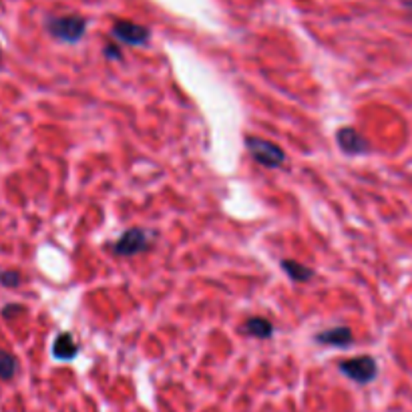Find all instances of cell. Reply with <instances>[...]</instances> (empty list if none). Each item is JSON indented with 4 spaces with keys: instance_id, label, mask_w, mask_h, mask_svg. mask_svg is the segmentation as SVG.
Listing matches in <instances>:
<instances>
[{
    "instance_id": "8fae6325",
    "label": "cell",
    "mask_w": 412,
    "mask_h": 412,
    "mask_svg": "<svg viewBox=\"0 0 412 412\" xmlns=\"http://www.w3.org/2000/svg\"><path fill=\"white\" fill-rule=\"evenodd\" d=\"M19 370V360L14 354L0 348V380H12Z\"/></svg>"
},
{
    "instance_id": "52a82bcc",
    "label": "cell",
    "mask_w": 412,
    "mask_h": 412,
    "mask_svg": "<svg viewBox=\"0 0 412 412\" xmlns=\"http://www.w3.org/2000/svg\"><path fill=\"white\" fill-rule=\"evenodd\" d=\"M316 340L320 344L346 348V346H350L354 342V336H352V330L348 326H338V328H330V330H324V332L316 334Z\"/></svg>"
},
{
    "instance_id": "8992f818",
    "label": "cell",
    "mask_w": 412,
    "mask_h": 412,
    "mask_svg": "<svg viewBox=\"0 0 412 412\" xmlns=\"http://www.w3.org/2000/svg\"><path fill=\"white\" fill-rule=\"evenodd\" d=\"M336 141H338V145L344 153L352 155V157L370 151V143L354 127H342V129L336 131Z\"/></svg>"
},
{
    "instance_id": "4fadbf2b",
    "label": "cell",
    "mask_w": 412,
    "mask_h": 412,
    "mask_svg": "<svg viewBox=\"0 0 412 412\" xmlns=\"http://www.w3.org/2000/svg\"><path fill=\"white\" fill-rule=\"evenodd\" d=\"M21 312H25V308H23L21 304H8L6 308L2 310V316H4V318H10V316H17V314H21Z\"/></svg>"
},
{
    "instance_id": "277c9868",
    "label": "cell",
    "mask_w": 412,
    "mask_h": 412,
    "mask_svg": "<svg viewBox=\"0 0 412 412\" xmlns=\"http://www.w3.org/2000/svg\"><path fill=\"white\" fill-rule=\"evenodd\" d=\"M145 250H149V239H147V233L143 232V230H137V228H133V230H127V232L123 233L117 241H115V246H113V252L117 254V256H137V254H141V252H145Z\"/></svg>"
},
{
    "instance_id": "9c48e42d",
    "label": "cell",
    "mask_w": 412,
    "mask_h": 412,
    "mask_svg": "<svg viewBox=\"0 0 412 412\" xmlns=\"http://www.w3.org/2000/svg\"><path fill=\"white\" fill-rule=\"evenodd\" d=\"M243 332L248 336H254V338H259V340H268L274 334V324L265 318H250L243 326Z\"/></svg>"
},
{
    "instance_id": "9a60e30c",
    "label": "cell",
    "mask_w": 412,
    "mask_h": 412,
    "mask_svg": "<svg viewBox=\"0 0 412 412\" xmlns=\"http://www.w3.org/2000/svg\"><path fill=\"white\" fill-rule=\"evenodd\" d=\"M404 8H406V10H411V12H412V0H404Z\"/></svg>"
},
{
    "instance_id": "6da1fadb",
    "label": "cell",
    "mask_w": 412,
    "mask_h": 412,
    "mask_svg": "<svg viewBox=\"0 0 412 412\" xmlns=\"http://www.w3.org/2000/svg\"><path fill=\"white\" fill-rule=\"evenodd\" d=\"M47 30L54 39L63 43H77L83 39L87 30V19L78 14H67V17H51L47 21Z\"/></svg>"
},
{
    "instance_id": "5bb4252c",
    "label": "cell",
    "mask_w": 412,
    "mask_h": 412,
    "mask_svg": "<svg viewBox=\"0 0 412 412\" xmlns=\"http://www.w3.org/2000/svg\"><path fill=\"white\" fill-rule=\"evenodd\" d=\"M105 54H107L109 58H115V61H117V58H121V49H117L115 45H107V47H105Z\"/></svg>"
},
{
    "instance_id": "ba28073f",
    "label": "cell",
    "mask_w": 412,
    "mask_h": 412,
    "mask_svg": "<svg viewBox=\"0 0 412 412\" xmlns=\"http://www.w3.org/2000/svg\"><path fill=\"white\" fill-rule=\"evenodd\" d=\"M78 344L73 340V336L69 332H61L56 336L54 344H52V356L56 360H73L77 358Z\"/></svg>"
},
{
    "instance_id": "7a4b0ae2",
    "label": "cell",
    "mask_w": 412,
    "mask_h": 412,
    "mask_svg": "<svg viewBox=\"0 0 412 412\" xmlns=\"http://www.w3.org/2000/svg\"><path fill=\"white\" fill-rule=\"evenodd\" d=\"M246 147L252 153L254 161L259 163V165H263V167H268V169L282 167L283 161H285V153H283L282 147H278L272 141H265V139H259V137H248L246 139Z\"/></svg>"
},
{
    "instance_id": "3957f363",
    "label": "cell",
    "mask_w": 412,
    "mask_h": 412,
    "mask_svg": "<svg viewBox=\"0 0 412 412\" xmlns=\"http://www.w3.org/2000/svg\"><path fill=\"white\" fill-rule=\"evenodd\" d=\"M340 372L348 376L350 380H354L356 384H368L376 378L378 366L372 356H358V358L340 362Z\"/></svg>"
},
{
    "instance_id": "30bf717a",
    "label": "cell",
    "mask_w": 412,
    "mask_h": 412,
    "mask_svg": "<svg viewBox=\"0 0 412 412\" xmlns=\"http://www.w3.org/2000/svg\"><path fill=\"white\" fill-rule=\"evenodd\" d=\"M282 270L294 280V282H310L314 278V270L300 263V261H294V259H282Z\"/></svg>"
},
{
    "instance_id": "5b68a950",
    "label": "cell",
    "mask_w": 412,
    "mask_h": 412,
    "mask_svg": "<svg viewBox=\"0 0 412 412\" xmlns=\"http://www.w3.org/2000/svg\"><path fill=\"white\" fill-rule=\"evenodd\" d=\"M113 34L125 43V45H131V47H141L149 41L151 32L147 26L137 25V23H131V21H117L113 25Z\"/></svg>"
},
{
    "instance_id": "7c38bea8",
    "label": "cell",
    "mask_w": 412,
    "mask_h": 412,
    "mask_svg": "<svg viewBox=\"0 0 412 412\" xmlns=\"http://www.w3.org/2000/svg\"><path fill=\"white\" fill-rule=\"evenodd\" d=\"M0 283L4 288H17L21 283V274L19 272H12V270H6V272H0Z\"/></svg>"
}]
</instances>
